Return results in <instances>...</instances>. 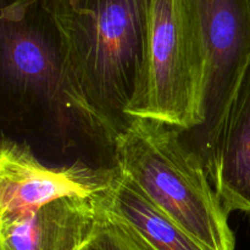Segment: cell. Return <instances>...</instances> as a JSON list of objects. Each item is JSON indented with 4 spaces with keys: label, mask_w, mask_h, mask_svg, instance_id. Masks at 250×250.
Returning a JSON list of instances; mask_svg holds the SVG:
<instances>
[{
    "label": "cell",
    "mask_w": 250,
    "mask_h": 250,
    "mask_svg": "<svg viewBox=\"0 0 250 250\" xmlns=\"http://www.w3.org/2000/svg\"><path fill=\"white\" fill-rule=\"evenodd\" d=\"M1 93L11 120L49 132L61 149L83 131L66 92L58 34L43 0H12L0 14Z\"/></svg>",
    "instance_id": "obj_3"
},
{
    "label": "cell",
    "mask_w": 250,
    "mask_h": 250,
    "mask_svg": "<svg viewBox=\"0 0 250 250\" xmlns=\"http://www.w3.org/2000/svg\"><path fill=\"white\" fill-rule=\"evenodd\" d=\"M211 182L227 211L250 214V65L220 132Z\"/></svg>",
    "instance_id": "obj_8"
},
{
    "label": "cell",
    "mask_w": 250,
    "mask_h": 250,
    "mask_svg": "<svg viewBox=\"0 0 250 250\" xmlns=\"http://www.w3.org/2000/svg\"><path fill=\"white\" fill-rule=\"evenodd\" d=\"M103 197L62 198L0 219V250H89L104 225Z\"/></svg>",
    "instance_id": "obj_7"
},
{
    "label": "cell",
    "mask_w": 250,
    "mask_h": 250,
    "mask_svg": "<svg viewBox=\"0 0 250 250\" xmlns=\"http://www.w3.org/2000/svg\"><path fill=\"white\" fill-rule=\"evenodd\" d=\"M103 204L154 250H207L166 216L120 170L112 188L103 197Z\"/></svg>",
    "instance_id": "obj_9"
},
{
    "label": "cell",
    "mask_w": 250,
    "mask_h": 250,
    "mask_svg": "<svg viewBox=\"0 0 250 250\" xmlns=\"http://www.w3.org/2000/svg\"><path fill=\"white\" fill-rule=\"evenodd\" d=\"M205 56L199 31L181 0H150L141 88L127 110L189 133L203 122Z\"/></svg>",
    "instance_id": "obj_4"
},
{
    "label": "cell",
    "mask_w": 250,
    "mask_h": 250,
    "mask_svg": "<svg viewBox=\"0 0 250 250\" xmlns=\"http://www.w3.org/2000/svg\"><path fill=\"white\" fill-rule=\"evenodd\" d=\"M116 167L207 250H234L229 214L204 164L177 128L132 119L114 146Z\"/></svg>",
    "instance_id": "obj_2"
},
{
    "label": "cell",
    "mask_w": 250,
    "mask_h": 250,
    "mask_svg": "<svg viewBox=\"0 0 250 250\" xmlns=\"http://www.w3.org/2000/svg\"><path fill=\"white\" fill-rule=\"evenodd\" d=\"M83 132L114 149L143 77L150 0H43Z\"/></svg>",
    "instance_id": "obj_1"
},
{
    "label": "cell",
    "mask_w": 250,
    "mask_h": 250,
    "mask_svg": "<svg viewBox=\"0 0 250 250\" xmlns=\"http://www.w3.org/2000/svg\"><path fill=\"white\" fill-rule=\"evenodd\" d=\"M100 241L106 250H154L128 225L106 209Z\"/></svg>",
    "instance_id": "obj_10"
},
{
    "label": "cell",
    "mask_w": 250,
    "mask_h": 250,
    "mask_svg": "<svg viewBox=\"0 0 250 250\" xmlns=\"http://www.w3.org/2000/svg\"><path fill=\"white\" fill-rule=\"evenodd\" d=\"M117 176L116 166L97 168L80 161L50 167L42 164L29 146L4 138L0 150V219L62 198L102 197L111 189Z\"/></svg>",
    "instance_id": "obj_6"
},
{
    "label": "cell",
    "mask_w": 250,
    "mask_h": 250,
    "mask_svg": "<svg viewBox=\"0 0 250 250\" xmlns=\"http://www.w3.org/2000/svg\"><path fill=\"white\" fill-rule=\"evenodd\" d=\"M100 234H102V233H100ZM89 250H106V249H105V247L103 246L102 241H100V237H99V238H98V241L95 242V243L93 244L92 247H90Z\"/></svg>",
    "instance_id": "obj_11"
},
{
    "label": "cell",
    "mask_w": 250,
    "mask_h": 250,
    "mask_svg": "<svg viewBox=\"0 0 250 250\" xmlns=\"http://www.w3.org/2000/svg\"><path fill=\"white\" fill-rule=\"evenodd\" d=\"M192 15L205 56L203 122L185 134L211 180L225 117L250 65V0H181ZM183 134V133H182Z\"/></svg>",
    "instance_id": "obj_5"
}]
</instances>
